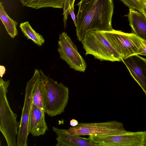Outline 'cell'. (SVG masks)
<instances>
[{
	"mask_svg": "<svg viewBox=\"0 0 146 146\" xmlns=\"http://www.w3.org/2000/svg\"><path fill=\"white\" fill-rule=\"evenodd\" d=\"M74 7H71L70 9L69 14H70L74 24L76 27V19L75 15L74 13Z\"/></svg>",
	"mask_w": 146,
	"mask_h": 146,
	"instance_id": "cell-21",
	"label": "cell"
},
{
	"mask_svg": "<svg viewBox=\"0 0 146 146\" xmlns=\"http://www.w3.org/2000/svg\"><path fill=\"white\" fill-rule=\"evenodd\" d=\"M58 51L60 58L75 70L84 72L86 63L70 38L65 32L59 34Z\"/></svg>",
	"mask_w": 146,
	"mask_h": 146,
	"instance_id": "cell-8",
	"label": "cell"
},
{
	"mask_svg": "<svg viewBox=\"0 0 146 146\" xmlns=\"http://www.w3.org/2000/svg\"><path fill=\"white\" fill-rule=\"evenodd\" d=\"M133 33L141 39L146 40V18L142 13L129 9L127 15Z\"/></svg>",
	"mask_w": 146,
	"mask_h": 146,
	"instance_id": "cell-13",
	"label": "cell"
},
{
	"mask_svg": "<svg viewBox=\"0 0 146 146\" xmlns=\"http://www.w3.org/2000/svg\"><path fill=\"white\" fill-rule=\"evenodd\" d=\"M10 80L0 79V130L8 146H17V137L20 122L11 109L7 96Z\"/></svg>",
	"mask_w": 146,
	"mask_h": 146,
	"instance_id": "cell-3",
	"label": "cell"
},
{
	"mask_svg": "<svg viewBox=\"0 0 146 146\" xmlns=\"http://www.w3.org/2000/svg\"><path fill=\"white\" fill-rule=\"evenodd\" d=\"M56 134L57 143L56 146H98L92 141L90 136L86 138L68 133L67 130L52 127Z\"/></svg>",
	"mask_w": 146,
	"mask_h": 146,
	"instance_id": "cell-11",
	"label": "cell"
},
{
	"mask_svg": "<svg viewBox=\"0 0 146 146\" xmlns=\"http://www.w3.org/2000/svg\"><path fill=\"white\" fill-rule=\"evenodd\" d=\"M129 9L137 10L143 14L141 3L138 0H119Z\"/></svg>",
	"mask_w": 146,
	"mask_h": 146,
	"instance_id": "cell-19",
	"label": "cell"
},
{
	"mask_svg": "<svg viewBox=\"0 0 146 146\" xmlns=\"http://www.w3.org/2000/svg\"><path fill=\"white\" fill-rule=\"evenodd\" d=\"M19 27L27 40H31L39 46H41L44 43L45 40L42 36L33 29L28 21L21 23Z\"/></svg>",
	"mask_w": 146,
	"mask_h": 146,
	"instance_id": "cell-17",
	"label": "cell"
},
{
	"mask_svg": "<svg viewBox=\"0 0 146 146\" xmlns=\"http://www.w3.org/2000/svg\"><path fill=\"white\" fill-rule=\"evenodd\" d=\"M70 134L81 135L108 136L126 133L121 122L115 121L103 122L80 123L67 130Z\"/></svg>",
	"mask_w": 146,
	"mask_h": 146,
	"instance_id": "cell-6",
	"label": "cell"
},
{
	"mask_svg": "<svg viewBox=\"0 0 146 146\" xmlns=\"http://www.w3.org/2000/svg\"><path fill=\"white\" fill-rule=\"evenodd\" d=\"M70 124L72 127H75L78 125V123L77 120L72 119L70 120Z\"/></svg>",
	"mask_w": 146,
	"mask_h": 146,
	"instance_id": "cell-23",
	"label": "cell"
},
{
	"mask_svg": "<svg viewBox=\"0 0 146 146\" xmlns=\"http://www.w3.org/2000/svg\"><path fill=\"white\" fill-rule=\"evenodd\" d=\"M145 135V131H141L112 135L90 136L98 146H144Z\"/></svg>",
	"mask_w": 146,
	"mask_h": 146,
	"instance_id": "cell-9",
	"label": "cell"
},
{
	"mask_svg": "<svg viewBox=\"0 0 146 146\" xmlns=\"http://www.w3.org/2000/svg\"><path fill=\"white\" fill-rule=\"evenodd\" d=\"M65 0H20L23 6L36 9L43 8H63Z\"/></svg>",
	"mask_w": 146,
	"mask_h": 146,
	"instance_id": "cell-14",
	"label": "cell"
},
{
	"mask_svg": "<svg viewBox=\"0 0 146 146\" xmlns=\"http://www.w3.org/2000/svg\"><path fill=\"white\" fill-rule=\"evenodd\" d=\"M76 32L81 41L88 32L111 31L113 12V0H81L77 4Z\"/></svg>",
	"mask_w": 146,
	"mask_h": 146,
	"instance_id": "cell-1",
	"label": "cell"
},
{
	"mask_svg": "<svg viewBox=\"0 0 146 146\" xmlns=\"http://www.w3.org/2000/svg\"><path fill=\"white\" fill-rule=\"evenodd\" d=\"M6 71L5 66L1 65L0 66V76L1 78L5 74Z\"/></svg>",
	"mask_w": 146,
	"mask_h": 146,
	"instance_id": "cell-22",
	"label": "cell"
},
{
	"mask_svg": "<svg viewBox=\"0 0 146 146\" xmlns=\"http://www.w3.org/2000/svg\"><path fill=\"white\" fill-rule=\"evenodd\" d=\"M40 76V71L35 69L33 76L27 83L24 102L17 135V146L27 145V138L29 134L28 124L33 103L32 93L35 84Z\"/></svg>",
	"mask_w": 146,
	"mask_h": 146,
	"instance_id": "cell-7",
	"label": "cell"
},
{
	"mask_svg": "<svg viewBox=\"0 0 146 146\" xmlns=\"http://www.w3.org/2000/svg\"><path fill=\"white\" fill-rule=\"evenodd\" d=\"M45 93L44 112L51 117L64 112L69 98L68 88L58 83L39 70Z\"/></svg>",
	"mask_w": 146,
	"mask_h": 146,
	"instance_id": "cell-2",
	"label": "cell"
},
{
	"mask_svg": "<svg viewBox=\"0 0 146 146\" xmlns=\"http://www.w3.org/2000/svg\"><path fill=\"white\" fill-rule=\"evenodd\" d=\"M81 42L86 51V56L91 54L100 61L113 62L121 60L120 56L106 38L102 31H89Z\"/></svg>",
	"mask_w": 146,
	"mask_h": 146,
	"instance_id": "cell-4",
	"label": "cell"
},
{
	"mask_svg": "<svg viewBox=\"0 0 146 146\" xmlns=\"http://www.w3.org/2000/svg\"><path fill=\"white\" fill-rule=\"evenodd\" d=\"M140 2L146 4V0H138Z\"/></svg>",
	"mask_w": 146,
	"mask_h": 146,
	"instance_id": "cell-26",
	"label": "cell"
},
{
	"mask_svg": "<svg viewBox=\"0 0 146 146\" xmlns=\"http://www.w3.org/2000/svg\"><path fill=\"white\" fill-rule=\"evenodd\" d=\"M33 103L44 112L45 93L41 75L38 79L32 93Z\"/></svg>",
	"mask_w": 146,
	"mask_h": 146,
	"instance_id": "cell-15",
	"label": "cell"
},
{
	"mask_svg": "<svg viewBox=\"0 0 146 146\" xmlns=\"http://www.w3.org/2000/svg\"><path fill=\"white\" fill-rule=\"evenodd\" d=\"M45 113L32 103L29 120L28 132L33 136L43 135L48 130Z\"/></svg>",
	"mask_w": 146,
	"mask_h": 146,
	"instance_id": "cell-12",
	"label": "cell"
},
{
	"mask_svg": "<svg viewBox=\"0 0 146 146\" xmlns=\"http://www.w3.org/2000/svg\"><path fill=\"white\" fill-rule=\"evenodd\" d=\"M0 18L8 33L11 38H14L17 34L18 23L7 15L1 2L0 3Z\"/></svg>",
	"mask_w": 146,
	"mask_h": 146,
	"instance_id": "cell-16",
	"label": "cell"
},
{
	"mask_svg": "<svg viewBox=\"0 0 146 146\" xmlns=\"http://www.w3.org/2000/svg\"><path fill=\"white\" fill-rule=\"evenodd\" d=\"M141 3L142 7L143 14L146 18V4L144 3Z\"/></svg>",
	"mask_w": 146,
	"mask_h": 146,
	"instance_id": "cell-24",
	"label": "cell"
},
{
	"mask_svg": "<svg viewBox=\"0 0 146 146\" xmlns=\"http://www.w3.org/2000/svg\"><path fill=\"white\" fill-rule=\"evenodd\" d=\"M75 0H65L63 7V22L64 28L66 27L68 17L69 14L70 9L74 7V3Z\"/></svg>",
	"mask_w": 146,
	"mask_h": 146,
	"instance_id": "cell-18",
	"label": "cell"
},
{
	"mask_svg": "<svg viewBox=\"0 0 146 146\" xmlns=\"http://www.w3.org/2000/svg\"><path fill=\"white\" fill-rule=\"evenodd\" d=\"M136 54L146 56V40H143L141 46Z\"/></svg>",
	"mask_w": 146,
	"mask_h": 146,
	"instance_id": "cell-20",
	"label": "cell"
},
{
	"mask_svg": "<svg viewBox=\"0 0 146 146\" xmlns=\"http://www.w3.org/2000/svg\"><path fill=\"white\" fill-rule=\"evenodd\" d=\"M145 131V138L144 141V146H146V130Z\"/></svg>",
	"mask_w": 146,
	"mask_h": 146,
	"instance_id": "cell-25",
	"label": "cell"
},
{
	"mask_svg": "<svg viewBox=\"0 0 146 146\" xmlns=\"http://www.w3.org/2000/svg\"><path fill=\"white\" fill-rule=\"evenodd\" d=\"M102 31L121 60L136 54L141 46L143 40L133 33H125L113 29L111 31Z\"/></svg>",
	"mask_w": 146,
	"mask_h": 146,
	"instance_id": "cell-5",
	"label": "cell"
},
{
	"mask_svg": "<svg viewBox=\"0 0 146 146\" xmlns=\"http://www.w3.org/2000/svg\"><path fill=\"white\" fill-rule=\"evenodd\" d=\"M121 61L146 96V59L134 54L123 59Z\"/></svg>",
	"mask_w": 146,
	"mask_h": 146,
	"instance_id": "cell-10",
	"label": "cell"
}]
</instances>
